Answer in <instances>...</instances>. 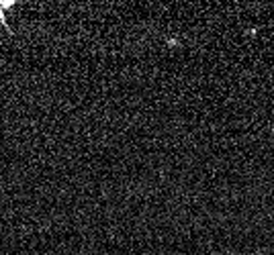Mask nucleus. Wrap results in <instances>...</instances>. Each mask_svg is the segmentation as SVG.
Wrapping results in <instances>:
<instances>
[{
  "mask_svg": "<svg viewBox=\"0 0 274 255\" xmlns=\"http://www.w3.org/2000/svg\"><path fill=\"white\" fill-rule=\"evenodd\" d=\"M18 2V0H0V22L8 29V25H6V18H4V10H10L14 4Z\"/></svg>",
  "mask_w": 274,
  "mask_h": 255,
  "instance_id": "1",
  "label": "nucleus"
}]
</instances>
